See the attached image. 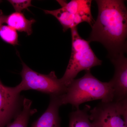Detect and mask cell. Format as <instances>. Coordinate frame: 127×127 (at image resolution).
<instances>
[{
  "instance_id": "cell-3",
  "label": "cell",
  "mask_w": 127,
  "mask_h": 127,
  "mask_svg": "<svg viewBox=\"0 0 127 127\" xmlns=\"http://www.w3.org/2000/svg\"><path fill=\"white\" fill-rule=\"evenodd\" d=\"M71 53L68 65L60 80L66 87L83 70H91L92 67L101 65L102 61L96 56L90 45V42L80 36L77 27L71 29Z\"/></svg>"
},
{
  "instance_id": "cell-9",
  "label": "cell",
  "mask_w": 127,
  "mask_h": 127,
  "mask_svg": "<svg viewBox=\"0 0 127 127\" xmlns=\"http://www.w3.org/2000/svg\"><path fill=\"white\" fill-rule=\"evenodd\" d=\"M62 7L74 14L81 20L87 22L91 26L95 22L91 11L92 0H72L67 2L65 1L57 0Z\"/></svg>"
},
{
  "instance_id": "cell-10",
  "label": "cell",
  "mask_w": 127,
  "mask_h": 127,
  "mask_svg": "<svg viewBox=\"0 0 127 127\" xmlns=\"http://www.w3.org/2000/svg\"><path fill=\"white\" fill-rule=\"evenodd\" d=\"M43 11L45 14L52 15L57 19L62 26L64 32L68 29L77 27V25L82 22L81 19L63 7L52 10Z\"/></svg>"
},
{
  "instance_id": "cell-8",
  "label": "cell",
  "mask_w": 127,
  "mask_h": 127,
  "mask_svg": "<svg viewBox=\"0 0 127 127\" xmlns=\"http://www.w3.org/2000/svg\"><path fill=\"white\" fill-rule=\"evenodd\" d=\"M50 96V103L47 109L39 118L32 123L31 127H61L59 109L61 106L58 96Z\"/></svg>"
},
{
  "instance_id": "cell-5",
  "label": "cell",
  "mask_w": 127,
  "mask_h": 127,
  "mask_svg": "<svg viewBox=\"0 0 127 127\" xmlns=\"http://www.w3.org/2000/svg\"><path fill=\"white\" fill-rule=\"evenodd\" d=\"M89 112L94 127H127V99L101 101Z\"/></svg>"
},
{
  "instance_id": "cell-6",
  "label": "cell",
  "mask_w": 127,
  "mask_h": 127,
  "mask_svg": "<svg viewBox=\"0 0 127 127\" xmlns=\"http://www.w3.org/2000/svg\"><path fill=\"white\" fill-rule=\"evenodd\" d=\"M23 99L15 87H8L0 80V127L10 123L21 110Z\"/></svg>"
},
{
  "instance_id": "cell-7",
  "label": "cell",
  "mask_w": 127,
  "mask_h": 127,
  "mask_svg": "<svg viewBox=\"0 0 127 127\" xmlns=\"http://www.w3.org/2000/svg\"><path fill=\"white\" fill-rule=\"evenodd\" d=\"M115 68L114 74L109 83L113 91V100L127 99V59L122 54L110 58Z\"/></svg>"
},
{
  "instance_id": "cell-4",
  "label": "cell",
  "mask_w": 127,
  "mask_h": 127,
  "mask_svg": "<svg viewBox=\"0 0 127 127\" xmlns=\"http://www.w3.org/2000/svg\"><path fill=\"white\" fill-rule=\"evenodd\" d=\"M22 65L21 82L15 87L18 92L33 90L50 96H60L65 93L66 87L58 78L55 71L44 75L33 71L23 62Z\"/></svg>"
},
{
  "instance_id": "cell-16",
  "label": "cell",
  "mask_w": 127,
  "mask_h": 127,
  "mask_svg": "<svg viewBox=\"0 0 127 127\" xmlns=\"http://www.w3.org/2000/svg\"><path fill=\"white\" fill-rule=\"evenodd\" d=\"M7 16L4 15L2 11L0 10V26L2 25L3 23H5Z\"/></svg>"
},
{
  "instance_id": "cell-14",
  "label": "cell",
  "mask_w": 127,
  "mask_h": 127,
  "mask_svg": "<svg viewBox=\"0 0 127 127\" xmlns=\"http://www.w3.org/2000/svg\"><path fill=\"white\" fill-rule=\"evenodd\" d=\"M0 37L5 42L16 45L18 44V34L15 30L8 26H0Z\"/></svg>"
},
{
  "instance_id": "cell-1",
  "label": "cell",
  "mask_w": 127,
  "mask_h": 127,
  "mask_svg": "<svg viewBox=\"0 0 127 127\" xmlns=\"http://www.w3.org/2000/svg\"><path fill=\"white\" fill-rule=\"evenodd\" d=\"M97 18L88 41H97L108 51L109 59L127 51V10L124 1L97 0Z\"/></svg>"
},
{
  "instance_id": "cell-2",
  "label": "cell",
  "mask_w": 127,
  "mask_h": 127,
  "mask_svg": "<svg viewBox=\"0 0 127 127\" xmlns=\"http://www.w3.org/2000/svg\"><path fill=\"white\" fill-rule=\"evenodd\" d=\"M58 97L61 106L70 104L77 109L81 104L87 102L113 101V91L109 82L101 81L88 70L86 71L82 77L73 79L66 87L65 93Z\"/></svg>"
},
{
  "instance_id": "cell-11",
  "label": "cell",
  "mask_w": 127,
  "mask_h": 127,
  "mask_svg": "<svg viewBox=\"0 0 127 127\" xmlns=\"http://www.w3.org/2000/svg\"><path fill=\"white\" fill-rule=\"evenodd\" d=\"M35 20L34 19L28 20L21 12L12 13L7 16L5 23L7 26L20 32H24L28 35L32 33V25Z\"/></svg>"
},
{
  "instance_id": "cell-13",
  "label": "cell",
  "mask_w": 127,
  "mask_h": 127,
  "mask_svg": "<svg viewBox=\"0 0 127 127\" xmlns=\"http://www.w3.org/2000/svg\"><path fill=\"white\" fill-rule=\"evenodd\" d=\"M32 104L31 100L24 98L22 110L6 127H27L30 117L36 112L35 109H32Z\"/></svg>"
},
{
  "instance_id": "cell-12",
  "label": "cell",
  "mask_w": 127,
  "mask_h": 127,
  "mask_svg": "<svg viewBox=\"0 0 127 127\" xmlns=\"http://www.w3.org/2000/svg\"><path fill=\"white\" fill-rule=\"evenodd\" d=\"M91 107L86 105L84 109H76L69 114L68 127H94L90 120L88 112Z\"/></svg>"
},
{
  "instance_id": "cell-15",
  "label": "cell",
  "mask_w": 127,
  "mask_h": 127,
  "mask_svg": "<svg viewBox=\"0 0 127 127\" xmlns=\"http://www.w3.org/2000/svg\"><path fill=\"white\" fill-rule=\"evenodd\" d=\"M8 1L10 3L16 12H21L25 9H28V7L32 6V1L30 0H10Z\"/></svg>"
}]
</instances>
